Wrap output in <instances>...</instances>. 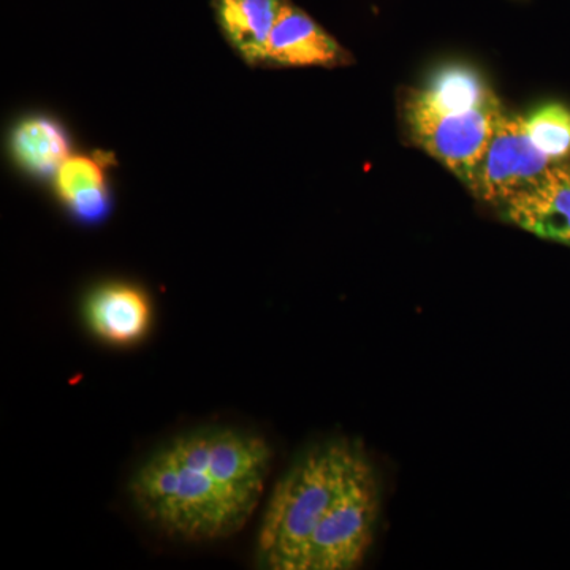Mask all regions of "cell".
Masks as SVG:
<instances>
[{"label":"cell","mask_w":570,"mask_h":570,"mask_svg":"<svg viewBox=\"0 0 570 570\" xmlns=\"http://www.w3.org/2000/svg\"><path fill=\"white\" fill-rule=\"evenodd\" d=\"M381 512L376 468L360 442L314 445L277 482L257 538L269 570H351L365 560Z\"/></svg>","instance_id":"cell-1"},{"label":"cell","mask_w":570,"mask_h":570,"mask_svg":"<svg viewBox=\"0 0 570 570\" xmlns=\"http://www.w3.org/2000/svg\"><path fill=\"white\" fill-rule=\"evenodd\" d=\"M272 459L268 442L257 434L208 428L153 453L129 490L138 512L170 538H230L257 509Z\"/></svg>","instance_id":"cell-2"},{"label":"cell","mask_w":570,"mask_h":570,"mask_svg":"<svg viewBox=\"0 0 570 570\" xmlns=\"http://www.w3.org/2000/svg\"><path fill=\"white\" fill-rule=\"evenodd\" d=\"M504 108L498 100L464 112H442L404 97L403 119L411 140L464 184L489 145Z\"/></svg>","instance_id":"cell-3"},{"label":"cell","mask_w":570,"mask_h":570,"mask_svg":"<svg viewBox=\"0 0 570 570\" xmlns=\"http://www.w3.org/2000/svg\"><path fill=\"white\" fill-rule=\"evenodd\" d=\"M553 164L532 142L524 116L502 111L466 187L479 200L499 208L538 181Z\"/></svg>","instance_id":"cell-4"},{"label":"cell","mask_w":570,"mask_h":570,"mask_svg":"<svg viewBox=\"0 0 570 570\" xmlns=\"http://www.w3.org/2000/svg\"><path fill=\"white\" fill-rule=\"evenodd\" d=\"M502 219L570 247V163L551 165L538 181L499 206Z\"/></svg>","instance_id":"cell-5"},{"label":"cell","mask_w":570,"mask_h":570,"mask_svg":"<svg viewBox=\"0 0 570 570\" xmlns=\"http://www.w3.org/2000/svg\"><path fill=\"white\" fill-rule=\"evenodd\" d=\"M354 63L341 47L306 11L284 0L279 17L266 45L265 67H346Z\"/></svg>","instance_id":"cell-6"},{"label":"cell","mask_w":570,"mask_h":570,"mask_svg":"<svg viewBox=\"0 0 570 570\" xmlns=\"http://www.w3.org/2000/svg\"><path fill=\"white\" fill-rule=\"evenodd\" d=\"M85 318L100 340L115 346H132L148 335L153 321L151 303L135 285L105 284L86 299Z\"/></svg>","instance_id":"cell-7"},{"label":"cell","mask_w":570,"mask_h":570,"mask_svg":"<svg viewBox=\"0 0 570 570\" xmlns=\"http://www.w3.org/2000/svg\"><path fill=\"white\" fill-rule=\"evenodd\" d=\"M284 0H212L224 39L253 67H265L266 45Z\"/></svg>","instance_id":"cell-8"},{"label":"cell","mask_w":570,"mask_h":570,"mask_svg":"<svg viewBox=\"0 0 570 570\" xmlns=\"http://www.w3.org/2000/svg\"><path fill=\"white\" fill-rule=\"evenodd\" d=\"M56 190L70 213L82 223L96 224L110 212V190L104 165L92 156L70 154L55 175Z\"/></svg>","instance_id":"cell-9"},{"label":"cell","mask_w":570,"mask_h":570,"mask_svg":"<svg viewBox=\"0 0 570 570\" xmlns=\"http://www.w3.org/2000/svg\"><path fill=\"white\" fill-rule=\"evenodd\" d=\"M411 99L442 112H464L498 100L478 70L461 63L441 67L425 86L407 94Z\"/></svg>","instance_id":"cell-10"},{"label":"cell","mask_w":570,"mask_h":570,"mask_svg":"<svg viewBox=\"0 0 570 570\" xmlns=\"http://www.w3.org/2000/svg\"><path fill=\"white\" fill-rule=\"evenodd\" d=\"M11 151L29 174L55 176L70 156V140L58 122L47 116H32L14 127Z\"/></svg>","instance_id":"cell-11"},{"label":"cell","mask_w":570,"mask_h":570,"mask_svg":"<svg viewBox=\"0 0 570 570\" xmlns=\"http://www.w3.org/2000/svg\"><path fill=\"white\" fill-rule=\"evenodd\" d=\"M532 142L551 163H564L570 156V108L550 102L524 116Z\"/></svg>","instance_id":"cell-12"}]
</instances>
